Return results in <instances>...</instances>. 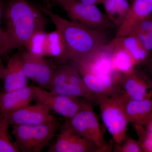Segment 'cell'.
Here are the masks:
<instances>
[{"mask_svg":"<svg viewBox=\"0 0 152 152\" xmlns=\"http://www.w3.org/2000/svg\"><path fill=\"white\" fill-rule=\"evenodd\" d=\"M34 90L33 101L46 106L65 120L72 118L90 102L83 98L53 94L39 86H34Z\"/></svg>","mask_w":152,"mask_h":152,"instance_id":"cell-7","label":"cell"},{"mask_svg":"<svg viewBox=\"0 0 152 152\" xmlns=\"http://www.w3.org/2000/svg\"><path fill=\"white\" fill-rule=\"evenodd\" d=\"M1 56L0 55V81L4 80L6 73V67L3 64Z\"/></svg>","mask_w":152,"mask_h":152,"instance_id":"cell-32","label":"cell"},{"mask_svg":"<svg viewBox=\"0 0 152 152\" xmlns=\"http://www.w3.org/2000/svg\"><path fill=\"white\" fill-rule=\"evenodd\" d=\"M152 13V0H133L124 20L118 27L116 37L129 35L140 22Z\"/></svg>","mask_w":152,"mask_h":152,"instance_id":"cell-13","label":"cell"},{"mask_svg":"<svg viewBox=\"0 0 152 152\" xmlns=\"http://www.w3.org/2000/svg\"><path fill=\"white\" fill-rule=\"evenodd\" d=\"M112 41L115 45L126 50L132 57L137 65L145 61L149 54L142 46L135 36L133 35L116 37Z\"/></svg>","mask_w":152,"mask_h":152,"instance_id":"cell-19","label":"cell"},{"mask_svg":"<svg viewBox=\"0 0 152 152\" xmlns=\"http://www.w3.org/2000/svg\"><path fill=\"white\" fill-rule=\"evenodd\" d=\"M48 90L53 94L83 98L88 101L93 105H97L96 95L92 93L86 85H79L66 82L62 84L51 87Z\"/></svg>","mask_w":152,"mask_h":152,"instance_id":"cell-18","label":"cell"},{"mask_svg":"<svg viewBox=\"0 0 152 152\" xmlns=\"http://www.w3.org/2000/svg\"><path fill=\"white\" fill-rule=\"evenodd\" d=\"M150 17H151V18L152 20V13L151 14V16H150Z\"/></svg>","mask_w":152,"mask_h":152,"instance_id":"cell-36","label":"cell"},{"mask_svg":"<svg viewBox=\"0 0 152 152\" xmlns=\"http://www.w3.org/2000/svg\"><path fill=\"white\" fill-rule=\"evenodd\" d=\"M129 1L131 3H132V2L133 1V0H129Z\"/></svg>","mask_w":152,"mask_h":152,"instance_id":"cell-35","label":"cell"},{"mask_svg":"<svg viewBox=\"0 0 152 152\" xmlns=\"http://www.w3.org/2000/svg\"><path fill=\"white\" fill-rule=\"evenodd\" d=\"M115 152H142L138 141L127 135L124 140L120 144H114L113 149Z\"/></svg>","mask_w":152,"mask_h":152,"instance_id":"cell-26","label":"cell"},{"mask_svg":"<svg viewBox=\"0 0 152 152\" xmlns=\"http://www.w3.org/2000/svg\"><path fill=\"white\" fill-rule=\"evenodd\" d=\"M143 152H152V136L142 125H133Z\"/></svg>","mask_w":152,"mask_h":152,"instance_id":"cell-27","label":"cell"},{"mask_svg":"<svg viewBox=\"0 0 152 152\" xmlns=\"http://www.w3.org/2000/svg\"><path fill=\"white\" fill-rule=\"evenodd\" d=\"M121 85L123 93L129 99L142 100L152 98V83L142 73L135 70L122 75Z\"/></svg>","mask_w":152,"mask_h":152,"instance_id":"cell-12","label":"cell"},{"mask_svg":"<svg viewBox=\"0 0 152 152\" xmlns=\"http://www.w3.org/2000/svg\"><path fill=\"white\" fill-rule=\"evenodd\" d=\"M60 4L71 20L88 27L107 31L115 26L96 5L84 4L78 0H64Z\"/></svg>","mask_w":152,"mask_h":152,"instance_id":"cell-6","label":"cell"},{"mask_svg":"<svg viewBox=\"0 0 152 152\" xmlns=\"http://www.w3.org/2000/svg\"><path fill=\"white\" fill-rule=\"evenodd\" d=\"M46 34L45 31L34 34L25 47L27 50L38 58H44V43Z\"/></svg>","mask_w":152,"mask_h":152,"instance_id":"cell-25","label":"cell"},{"mask_svg":"<svg viewBox=\"0 0 152 152\" xmlns=\"http://www.w3.org/2000/svg\"><path fill=\"white\" fill-rule=\"evenodd\" d=\"M92 105L88 103L75 116L65 121L76 133L94 144L103 152L111 151L113 146L106 141Z\"/></svg>","mask_w":152,"mask_h":152,"instance_id":"cell-5","label":"cell"},{"mask_svg":"<svg viewBox=\"0 0 152 152\" xmlns=\"http://www.w3.org/2000/svg\"><path fill=\"white\" fill-rule=\"evenodd\" d=\"M58 65L53 60L40 58L34 80L38 86L49 90Z\"/></svg>","mask_w":152,"mask_h":152,"instance_id":"cell-21","label":"cell"},{"mask_svg":"<svg viewBox=\"0 0 152 152\" xmlns=\"http://www.w3.org/2000/svg\"><path fill=\"white\" fill-rule=\"evenodd\" d=\"M112 62L114 70L122 75L133 72L137 65L132 57L126 50L115 45L112 54Z\"/></svg>","mask_w":152,"mask_h":152,"instance_id":"cell-22","label":"cell"},{"mask_svg":"<svg viewBox=\"0 0 152 152\" xmlns=\"http://www.w3.org/2000/svg\"><path fill=\"white\" fill-rule=\"evenodd\" d=\"M11 126L15 143L21 152L42 151L48 145L60 128L57 118L38 124Z\"/></svg>","mask_w":152,"mask_h":152,"instance_id":"cell-3","label":"cell"},{"mask_svg":"<svg viewBox=\"0 0 152 152\" xmlns=\"http://www.w3.org/2000/svg\"><path fill=\"white\" fill-rule=\"evenodd\" d=\"M101 116L114 144L122 142L127 136L129 122L124 110L127 96L124 93L115 96L96 95Z\"/></svg>","mask_w":152,"mask_h":152,"instance_id":"cell-4","label":"cell"},{"mask_svg":"<svg viewBox=\"0 0 152 152\" xmlns=\"http://www.w3.org/2000/svg\"><path fill=\"white\" fill-rule=\"evenodd\" d=\"M50 111L46 106L36 103L4 115L10 126L38 124L56 118L50 114Z\"/></svg>","mask_w":152,"mask_h":152,"instance_id":"cell-11","label":"cell"},{"mask_svg":"<svg viewBox=\"0 0 152 152\" xmlns=\"http://www.w3.org/2000/svg\"><path fill=\"white\" fill-rule=\"evenodd\" d=\"M56 1L60 4V3H61L64 0H56Z\"/></svg>","mask_w":152,"mask_h":152,"instance_id":"cell-34","label":"cell"},{"mask_svg":"<svg viewBox=\"0 0 152 152\" xmlns=\"http://www.w3.org/2000/svg\"><path fill=\"white\" fill-rule=\"evenodd\" d=\"M41 11L27 0H8L4 11L7 53L25 48L34 34L45 31L47 19Z\"/></svg>","mask_w":152,"mask_h":152,"instance_id":"cell-2","label":"cell"},{"mask_svg":"<svg viewBox=\"0 0 152 152\" xmlns=\"http://www.w3.org/2000/svg\"><path fill=\"white\" fill-rule=\"evenodd\" d=\"M8 1V0H0V55L1 56L7 54L6 50L5 31L1 27V20Z\"/></svg>","mask_w":152,"mask_h":152,"instance_id":"cell-28","label":"cell"},{"mask_svg":"<svg viewBox=\"0 0 152 152\" xmlns=\"http://www.w3.org/2000/svg\"><path fill=\"white\" fill-rule=\"evenodd\" d=\"M44 51L45 57H54L58 64H66L68 61L62 38L57 30L47 33L44 41Z\"/></svg>","mask_w":152,"mask_h":152,"instance_id":"cell-17","label":"cell"},{"mask_svg":"<svg viewBox=\"0 0 152 152\" xmlns=\"http://www.w3.org/2000/svg\"><path fill=\"white\" fill-rule=\"evenodd\" d=\"M4 91L7 92L27 86L28 78L23 69L21 52H18L9 59L4 79Z\"/></svg>","mask_w":152,"mask_h":152,"instance_id":"cell-15","label":"cell"},{"mask_svg":"<svg viewBox=\"0 0 152 152\" xmlns=\"http://www.w3.org/2000/svg\"><path fill=\"white\" fill-rule=\"evenodd\" d=\"M149 65L150 71H151V74L152 75V79L151 80L152 83V54L150 60Z\"/></svg>","mask_w":152,"mask_h":152,"instance_id":"cell-33","label":"cell"},{"mask_svg":"<svg viewBox=\"0 0 152 152\" xmlns=\"http://www.w3.org/2000/svg\"><path fill=\"white\" fill-rule=\"evenodd\" d=\"M124 107L129 123L132 125H143L152 113V98L135 100L127 97Z\"/></svg>","mask_w":152,"mask_h":152,"instance_id":"cell-16","label":"cell"},{"mask_svg":"<svg viewBox=\"0 0 152 152\" xmlns=\"http://www.w3.org/2000/svg\"><path fill=\"white\" fill-rule=\"evenodd\" d=\"M34 86L22 88L0 94V113H10L24 107L33 101Z\"/></svg>","mask_w":152,"mask_h":152,"instance_id":"cell-14","label":"cell"},{"mask_svg":"<svg viewBox=\"0 0 152 152\" xmlns=\"http://www.w3.org/2000/svg\"><path fill=\"white\" fill-rule=\"evenodd\" d=\"M10 126L5 115L0 113V152H20L10 134Z\"/></svg>","mask_w":152,"mask_h":152,"instance_id":"cell-23","label":"cell"},{"mask_svg":"<svg viewBox=\"0 0 152 152\" xmlns=\"http://www.w3.org/2000/svg\"><path fill=\"white\" fill-rule=\"evenodd\" d=\"M115 49L113 42L105 45L80 63L72 62L78 70L84 71L96 75H113L119 73L114 70L112 56Z\"/></svg>","mask_w":152,"mask_h":152,"instance_id":"cell-9","label":"cell"},{"mask_svg":"<svg viewBox=\"0 0 152 152\" xmlns=\"http://www.w3.org/2000/svg\"><path fill=\"white\" fill-rule=\"evenodd\" d=\"M78 1L84 4L96 5L99 4H102L104 0H78Z\"/></svg>","mask_w":152,"mask_h":152,"instance_id":"cell-31","label":"cell"},{"mask_svg":"<svg viewBox=\"0 0 152 152\" xmlns=\"http://www.w3.org/2000/svg\"><path fill=\"white\" fill-rule=\"evenodd\" d=\"M142 126H143L146 130L152 136V113Z\"/></svg>","mask_w":152,"mask_h":152,"instance_id":"cell-30","label":"cell"},{"mask_svg":"<svg viewBox=\"0 0 152 152\" xmlns=\"http://www.w3.org/2000/svg\"><path fill=\"white\" fill-rule=\"evenodd\" d=\"M129 0H104L102 4L106 15L115 26H120L130 9Z\"/></svg>","mask_w":152,"mask_h":152,"instance_id":"cell-20","label":"cell"},{"mask_svg":"<svg viewBox=\"0 0 152 152\" xmlns=\"http://www.w3.org/2000/svg\"><path fill=\"white\" fill-rule=\"evenodd\" d=\"M130 34L135 36L142 46L148 53L152 52V34L143 32H134ZM130 35V34H129Z\"/></svg>","mask_w":152,"mask_h":152,"instance_id":"cell-29","label":"cell"},{"mask_svg":"<svg viewBox=\"0 0 152 152\" xmlns=\"http://www.w3.org/2000/svg\"><path fill=\"white\" fill-rule=\"evenodd\" d=\"M78 71L87 88L95 95L113 97L123 93L121 85V74L96 75L84 71Z\"/></svg>","mask_w":152,"mask_h":152,"instance_id":"cell-10","label":"cell"},{"mask_svg":"<svg viewBox=\"0 0 152 152\" xmlns=\"http://www.w3.org/2000/svg\"><path fill=\"white\" fill-rule=\"evenodd\" d=\"M56 141L48 152H103L94 144L76 133L65 121L60 128Z\"/></svg>","mask_w":152,"mask_h":152,"instance_id":"cell-8","label":"cell"},{"mask_svg":"<svg viewBox=\"0 0 152 152\" xmlns=\"http://www.w3.org/2000/svg\"><path fill=\"white\" fill-rule=\"evenodd\" d=\"M41 9L51 20L61 36L67 58L72 62H80L108 43L107 32L68 20L47 8Z\"/></svg>","mask_w":152,"mask_h":152,"instance_id":"cell-1","label":"cell"},{"mask_svg":"<svg viewBox=\"0 0 152 152\" xmlns=\"http://www.w3.org/2000/svg\"><path fill=\"white\" fill-rule=\"evenodd\" d=\"M40 58H41L36 56L27 50L21 52L23 70L27 77L34 81Z\"/></svg>","mask_w":152,"mask_h":152,"instance_id":"cell-24","label":"cell"}]
</instances>
